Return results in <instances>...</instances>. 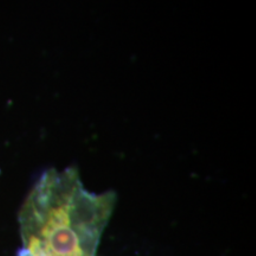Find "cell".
Masks as SVG:
<instances>
[{
  "instance_id": "cell-1",
  "label": "cell",
  "mask_w": 256,
  "mask_h": 256,
  "mask_svg": "<svg viewBox=\"0 0 256 256\" xmlns=\"http://www.w3.org/2000/svg\"><path fill=\"white\" fill-rule=\"evenodd\" d=\"M115 204V192L86 190L78 168L48 170L19 215L23 254L95 256Z\"/></svg>"
},
{
  "instance_id": "cell-2",
  "label": "cell",
  "mask_w": 256,
  "mask_h": 256,
  "mask_svg": "<svg viewBox=\"0 0 256 256\" xmlns=\"http://www.w3.org/2000/svg\"><path fill=\"white\" fill-rule=\"evenodd\" d=\"M20 256H25V255L23 254V252H22V254H20Z\"/></svg>"
}]
</instances>
